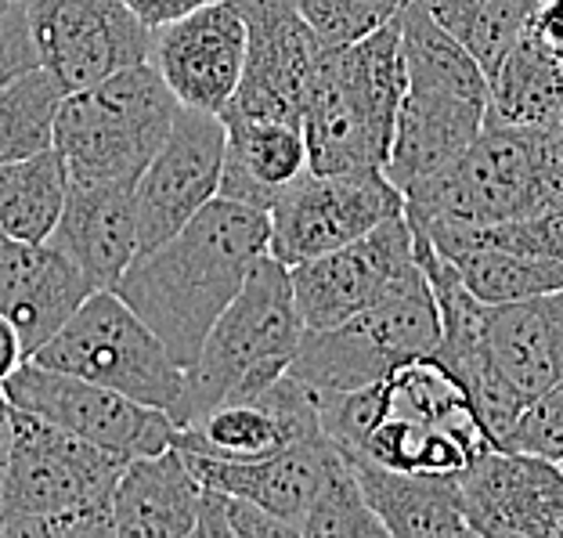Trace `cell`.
Masks as SVG:
<instances>
[{
  "mask_svg": "<svg viewBox=\"0 0 563 538\" xmlns=\"http://www.w3.org/2000/svg\"><path fill=\"white\" fill-rule=\"evenodd\" d=\"M185 459L202 484L253 498L300 535L307 509H311L318 488L325 484L332 463L340 459V444L329 433H314V438L282 448L278 455L261 459V463H213V459L199 455Z\"/></svg>",
  "mask_w": 563,
  "mask_h": 538,
  "instance_id": "cell-21",
  "label": "cell"
},
{
  "mask_svg": "<svg viewBox=\"0 0 563 538\" xmlns=\"http://www.w3.org/2000/svg\"><path fill=\"white\" fill-rule=\"evenodd\" d=\"M51 242L84 267L95 289H117L120 275L137 257L134 185L69 182L66 210Z\"/></svg>",
  "mask_w": 563,
  "mask_h": 538,
  "instance_id": "cell-23",
  "label": "cell"
},
{
  "mask_svg": "<svg viewBox=\"0 0 563 538\" xmlns=\"http://www.w3.org/2000/svg\"><path fill=\"white\" fill-rule=\"evenodd\" d=\"M549 131H553V138H556V145H560V152H563V112L553 120V127H549Z\"/></svg>",
  "mask_w": 563,
  "mask_h": 538,
  "instance_id": "cell-41",
  "label": "cell"
},
{
  "mask_svg": "<svg viewBox=\"0 0 563 538\" xmlns=\"http://www.w3.org/2000/svg\"><path fill=\"white\" fill-rule=\"evenodd\" d=\"M314 433H325L314 391L286 373L257 394L221 402L177 427L174 448L213 463H261Z\"/></svg>",
  "mask_w": 563,
  "mask_h": 538,
  "instance_id": "cell-19",
  "label": "cell"
},
{
  "mask_svg": "<svg viewBox=\"0 0 563 538\" xmlns=\"http://www.w3.org/2000/svg\"><path fill=\"white\" fill-rule=\"evenodd\" d=\"M91 293L84 267L58 242L0 235V315L15 326L25 358L41 351Z\"/></svg>",
  "mask_w": 563,
  "mask_h": 538,
  "instance_id": "cell-20",
  "label": "cell"
},
{
  "mask_svg": "<svg viewBox=\"0 0 563 538\" xmlns=\"http://www.w3.org/2000/svg\"><path fill=\"white\" fill-rule=\"evenodd\" d=\"M347 459L357 473V481H362L368 506H373V514L383 520L387 535H398V538L470 535L455 473L390 470V466L368 463V459H357V455H347Z\"/></svg>",
  "mask_w": 563,
  "mask_h": 538,
  "instance_id": "cell-26",
  "label": "cell"
},
{
  "mask_svg": "<svg viewBox=\"0 0 563 538\" xmlns=\"http://www.w3.org/2000/svg\"><path fill=\"white\" fill-rule=\"evenodd\" d=\"M19 4H22V0H0V15H8V11L19 8Z\"/></svg>",
  "mask_w": 563,
  "mask_h": 538,
  "instance_id": "cell-42",
  "label": "cell"
},
{
  "mask_svg": "<svg viewBox=\"0 0 563 538\" xmlns=\"http://www.w3.org/2000/svg\"><path fill=\"white\" fill-rule=\"evenodd\" d=\"M405 0H292L300 19L325 47L354 44L398 19Z\"/></svg>",
  "mask_w": 563,
  "mask_h": 538,
  "instance_id": "cell-34",
  "label": "cell"
},
{
  "mask_svg": "<svg viewBox=\"0 0 563 538\" xmlns=\"http://www.w3.org/2000/svg\"><path fill=\"white\" fill-rule=\"evenodd\" d=\"M492 76L531 19V0H416Z\"/></svg>",
  "mask_w": 563,
  "mask_h": 538,
  "instance_id": "cell-30",
  "label": "cell"
},
{
  "mask_svg": "<svg viewBox=\"0 0 563 538\" xmlns=\"http://www.w3.org/2000/svg\"><path fill=\"white\" fill-rule=\"evenodd\" d=\"M405 98L398 19L354 44L325 47L303 98L311 171H383Z\"/></svg>",
  "mask_w": 563,
  "mask_h": 538,
  "instance_id": "cell-4",
  "label": "cell"
},
{
  "mask_svg": "<svg viewBox=\"0 0 563 538\" xmlns=\"http://www.w3.org/2000/svg\"><path fill=\"white\" fill-rule=\"evenodd\" d=\"M36 66H41V58H36L30 19H25V4H19L8 15H0V87Z\"/></svg>",
  "mask_w": 563,
  "mask_h": 538,
  "instance_id": "cell-36",
  "label": "cell"
},
{
  "mask_svg": "<svg viewBox=\"0 0 563 538\" xmlns=\"http://www.w3.org/2000/svg\"><path fill=\"white\" fill-rule=\"evenodd\" d=\"M531 4H539V0H531Z\"/></svg>",
  "mask_w": 563,
  "mask_h": 538,
  "instance_id": "cell-43",
  "label": "cell"
},
{
  "mask_svg": "<svg viewBox=\"0 0 563 538\" xmlns=\"http://www.w3.org/2000/svg\"><path fill=\"white\" fill-rule=\"evenodd\" d=\"M202 4H213V0H126V8H131L148 30H156V25H163V22L181 19Z\"/></svg>",
  "mask_w": 563,
  "mask_h": 538,
  "instance_id": "cell-38",
  "label": "cell"
},
{
  "mask_svg": "<svg viewBox=\"0 0 563 538\" xmlns=\"http://www.w3.org/2000/svg\"><path fill=\"white\" fill-rule=\"evenodd\" d=\"M22 362H25V351H22L19 332H15V326H11L4 315H0V383L15 373Z\"/></svg>",
  "mask_w": 563,
  "mask_h": 538,
  "instance_id": "cell-39",
  "label": "cell"
},
{
  "mask_svg": "<svg viewBox=\"0 0 563 538\" xmlns=\"http://www.w3.org/2000/svg\"><path fill=\"white\" fill-rule=\"evenodd\" d=\"M503 448H517V452H534L545 459H563V380L553 383L542 398H534L520 413L514 433Z\"/></svg>",
  "mask_w": 563,
  "mask_h": 538,
  "instance_id": "cell-35",
  "label": "cell"
},
{
  "mask_svg": "<svg viewBox=\"0 0 563 538\" xmlns=\"http://www.w3.org/2000/svg\"><path fill=\"white\" fill-rule=\"evenodd\" d=\"M202 481L181 448L137 455L112 488V538H191Z\"/></svg>",
  "mask_w": 563,
  "mask_h": 538,
  "instance_id": "cell-24",
  "label": "cell"
},
{
  "mask_svg": "<svg viewBox=\"0 0 563 538\" xmlns=\"http://www.w3.org/2000/svg\"><path fill=\"white\" fill-rule=\"evenodd\" d=\"M69 196V171L51 145L30 160L0 163V235L47 242Z\"/></svg>",
  "mask_w": 563,
  "mask_h": 538,
  "instance_id": "cell-28",
  "label": "cell"
},
{
  "mask_svg": "<svg viewBox=\"0 0 563 538\" xmlns=\"http://www.w3.org/2000/svg\"><path fill=\"white\" fill-rule=\"evenodd\" d=\"M303 538H383L387 528L383 520L373 514L368 498L362 492V481L351 466V459L343 455L332 463L325 484L318 488L311 509L300 524Z\"/></svg>",
  "mask_w": 563,
  "mask_h": 538,
  "instance_id": "cell-32",
  "label": "cell"
},
{
  "mask_svg": "<svg viewBox=\"0 0 563 538\" xmlns=\"http://www.w3.org/2000/svg\"><path fill=\"white\" fill-rule=\"evenodd\" d=\"M246 22V69L221 120H297L325 44L292 0H235Z\"/></svg>",
  "mask_w": 563,
  "mask_h": 538,
  "instance_id": "cell-16",
  "label": "cell"
},
{
  "mask_svg": "<svg viewBox=\"0 0 563 538\" xmlns=\"http://www.w3.org/2000/svg\"><path fill=\"white\" fill-rule=\"evenodd\" d=\"M41 66L80 91L148 58L152 30L126 0H22Z\"/></svg>",
  "mask_w": 563,
  "mask_h": 538,
  "instance_id": "cell-13",
  "label": "cell"
},
{
  "mask_svg": "<svg viewBox=\"0 0 563 538\" xmlns=\"http://www.w3.org/2000/svg\"><path fill=\"white\" fill-rule=\"evenodd\" d=\"M314 402L343 452L390 470L459 473L495 444L470 391L433 354L401 362L368 387L314 391Z\"/></svg>",
  "mask_w": 563,
  "mask_h": 538,
  "instance_id": "cell-2",
  "label": "cell"
},
{
  "mask_svg": "<svg viewBox=\"0 0 563 538\" xmlns=\"http://www.w3.org/2000/svg\"><path fill=\"white\" fill-rule=\"evenodd\" d=\"M303 332L289 267L264 253L185 369V391L170 419L185 427L213 405L246 398L286 376Z\"/></svg>",
  "mask_w": 563,
  "mask_h": 538,
  "instance_id": "cell-5",
  "label": "cell"
},
{
  "mask_svg": "<svg viewBox=\"0 0 563 538\" xmlns=\"http://www.w3.org/2000/svg\"><path fill=\"white\" fill-rule=\"evenodd\" d=\"M405 98L383 174L401 191L444 171L481 134L488 117V76L481 62L416 0L398 11Z\"/></svg>",
  "mask_w": 563,
  "mask_h": 538,
  "instance_id": "cell-3",
  "label": "cell"
},
{
  "mask_svg": "<svg viewBox=\"0 0 563 538\" xmlns=\"http://www.w3.org/2000/svg\"><path fill=\"white\" fill-rule=\"evenodd\" d=\"M419 267L412 221L390 217L362 239L289 267L303 329H332L398 286Z\"/></svg>",
  "mask_w": 563,
  "mask_h": 538,
  "instance_id": "cell-14",
  "label": "cell"
},
{
  "mask_svg": "<svg viewBox=\"0 0 563 538\" xmlns=\"http://www.w3.org/2000/svg\"><path fill=\"white\" fill-rule=\"evenodd\" d=\"M267 210L217 196L181 232L137 253L120 275L117 293L163 340L174 362L188 369L250 267L267 253Z\"/></svg>",
  "mask_w": 563,
  "mask_h": 538,
  "instance_id": "cell-1",
  "label": "cell"
},
{
  "mask_svg": "<svg viewBox=\"0 0 563 538\" xmlns=\"http://www.w3.org/2000/svg\"><path fill=\"white\" fill-rule=\"evenodd\" d=\"M221 196L246 207L272 210V202L297 177L311 171L303 123L297 120H224Z\"/></svg>",
  "mask_w": 563,
  "mask_h": 538,
  "instance_id": "cell-25",
  "label": "cell"
},
{
  "mask_svg": "<svg viewBox=\"0 0 563 538\" xmlns=\"http://www.w3.org/2000/svg\"><path fill=\"white\" fill-rule=\"evenodd\" d=\"M66 91L44 66L0 87V163L30 160L55 145V120Z\"/></svg>",
  "mask_w": 563,
  "mask_h": 538,
  "instance_id": "cell-31",
  "label": "cell"
},
{
  "mask_svg": "<svg viewBox=\"0 0 563 538\" xmlns=\"http://www.w3.org/2000/svg\"><path fill=\"white\" fill-rule=\"evenodd\" d=\"M560 466H563V459H560Z\"/></svg>",
  "mask_w": 563,
  "mask_h": 538,
  "instance_id": "cell-44",
  "label": "cell"
},
{
  "mask_svg": "<svg viewBox=\"0 0 563 538\" xmlns=\"http://www.w3.org/2000/svg\"><path fill=\"white\" fill-rule=\"evenodd\" d=\"M224 145L228 127L221 117L181 106L170 134L134 185L137 253L181 232L210 199L221 196Z\"/></svg>",
  "mask_w": 563,
  "mask_h": 538,
  "instance_id": "cell-15",
  "label": "cell"
},
{
  "mask_svg": "<svg viewBox=\"0 0 563 538\" xmlns=\"http://www.w3.org/2000/svg\"><path fill=\"white\" fill-rule=\"evenodd\" d=\"M405 213V196L383 171H307L272 202L267 253L286 267L362 239L376 224Z\"/></svg>",
  "mask_w": 563,
  "mask_h": 538,
  "instance_id": "cell-12",
  "label": "cell"
},
{
  "mask_svg": "<svg viewBox=\"0 0 563 538\" xmlns=\"http://www.w3.org/2000/svg\"><path fill=\"white\" fill-rule=\"evenodd\" d=\"M563 112V58L549 51L523 25L520 41L509 47L488 76V117L514 127H553Z\"/></svg>",
  "mask_w": 563,
  "mask_h": 538,
  "instance_id": "cell-27",
  "label": "cell"
},
{
  "mask_svg": "<svg viewBox=\"0 0 563 538\" xmlns=\"http://www.w3.org/2000/svg\"><path fill=\"white\" fill-rule=\"evenodd\" d=\"M30 358L163 413H174L185 391V369L117 289H95L80 311Z\"/></svg>",
  "mask_w": 563,
  "mask_h": 538,
  "instance_id": "cell-9",
  "label": "cell"
},
{
  "mask_svg": "<svg viewBox=\"0 0 563 538\" xmlns=\"http://www.w3.org/2000/svg\"><path fill=\"white\" fill-rule=\"evenodd\" d=\"M0 391L22 413L55 422L126 463L170 448L177 433V422L163 408L141 405L120 391L62 373V369H47L36 358H25L15 373L0 383Z\"/></svg>",
  "mask_w": 563,
  "mask_h": 538,
  "instance_id": "cell-11",
  "label": "cell"
},
{
  "mask_svg": "<svg viewBox=\"0 0 563 538\" xmlns=\"http://www.w3.org/2000/svg\"><path fill=\"white\" fill-rule=\"evenodd\" d=\"M181 112L152 62H137L62 98L55 149L69 182L137 185Z\"/></svg>",
  "mask_w": 563,
  "mask_h": 538,
  "instance_id": "cell-7",
  "label": "cell"
},
{
  "mask_svg": "<svg viewBox=\"0 0 563 538\" xmlns=\"http://www.w3.org/2000/svg\"><path fill=\"white\" fill-rule=\"evenodd\" d=\"M528 33L539 36L549 51H556L563 58V0H539V4L531 8Z\"/></svg>",
  "mask_w": 563,
  "mask_h": 538,
  "instance_id": "cell-37",
  "label": "cell"
},
{
  "mask_svg": "<svg viewBox=\"0 0 563 538\" xmlns=\"http://www.w3.org/2000/svg\"><path fill=\"white\" fill-rule=\"evenodd\" d=\"M123 466L126 459L15 408L0 495V535L22 538V531L41 517L109 503Z\"/></svg>",
  "mask_w": 563,
  "mask_h": 538,
  "instance_id": "cell-10",
  "label": "cell"
},
{
  "mask_svg": "<svg viewBox=\"0 0 563 538\" xmlns=\"http://www.w3.org/2000/svg\"><path fill=\"white\" fill-rule=\"evenodd\" d=\"M470 535L563 538V466L492 444L455 473Z\"/></svg>",
  "mask_w": 563,
  "mask_h": 538,
  "instance_id": "cell-17",
  "label": "cell"
},
{
  "mask_svg": "<svg viewBox=\"0 0 563 538\" xmlns=\"http://www.w3.org/2000/svg\"><path fill=\"white\" fill-rule=\"evenodd\" d=\"M148 62L181 106L224 117L246 69V22L235 0H213L156 25Z\"/></svg>",
  "mask_w": 563,
  "mask_h": 538,
  "instance_id": "cell-18",
  "label": "cell"
},
{
  "mask_svg": "<svg viewBox=\"0 0 563 538\" xmlns=\"http://www.w3.org/2000/svg\"><path fill=\"white\" fill-rule=\"evenodd\" d=\"M488 358L528 408L563 380V289L488 307Z\"/></svg>",
  "mask_w": 563,
  "mask_h": 538,
  "instance_id": "cell-22",
  "label": "cell"
},
{
  "mask_svg": "<svg viewBox=\"0 0 563 538\" xmlns=\"http://www.w3.org/2000/svg\"><path fill=\"white\" fill-rule=\"evenodd\" d=\"M11 402L0 391V495H4V473H8V448H11Z\"/></svg>",
  "mask_w": 563,
  "mask_h": 538,
  "instance_id": "cell-40",
  "label": "cell"
},
{
  "mask_svg": "<svg viewBox=\"0 0 563 538\" xmlns=\"http://www.w3.org/2000/svg\"><path fill=\"white\" fill-rule=\"evenodd\" d=\"M563 196V152L549 127L484 120L481 134L444 171L405 191L419 221H509Z\"/></svg>",
  "mask_w": 563,
  "mask_h": 538,
  "instance_id": "cell-6",
  "label": "cell"
},
{
  "mask_svg": "<svg viewBox=\"0 0 563 538\" xmlns=\"http://www.w3.org/2000/svg\"><path fill=\"white\" fill-rule=\"evenodd\" d=\"M438 340V300L419 264L387 297L368 304L347 322L332 329H307L289 362V376H297L303 387L318 394L357 391L383 380L401 362L430 354Z\"/></svg>",
  "mask_w": 563,
  "mask_h": 538,
  "instance_id": "cell-8",
  "label": "cell"
},
{
  "mask_svg": "<svg viewBox=\"0 0 563 538\" xmlns=\"http://www.w3.org/2000/svg\"><path fill=\"white\" fill-rule=\"evenodd\" d=\"M441 257L455 264V272L463 275L473 297L492 307L563 289V261L531 257V253L503 246H466L455 253H441Z\"/></svg>",
  "mask_w": 563,
  "mask_h": 538,
  "instance_id": "cell-29",
  "label": "cell"
},
{
  "mask_svg": "<svg viewBox=\"0 0 563 538\" xmlns=\"http://www.w3.org/2000/svg\"><path fill=\"white\" fill-rule=\"evenodd\" d=\"M196 538H297V531L253 498L202 484Z\"/></svg>",
  "mask_w": 563,
  "mask_h": 538,
  "instance_id": "cell-33",
  "label": "cell"
}]
</instances>
